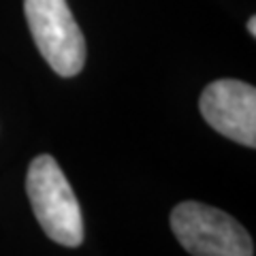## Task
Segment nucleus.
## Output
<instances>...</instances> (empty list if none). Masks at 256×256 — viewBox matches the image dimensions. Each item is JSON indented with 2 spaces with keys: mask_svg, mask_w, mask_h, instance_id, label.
Segmentation results:
<instances>
[{
  "mask_svg": "<svg viewBox=\"0 0 256 256\" xmlns=\"http://www.w3.org/2000/svg\"><path fill=\"white\" fill-rule=\"evenodd\" d=\"M26 192L45 235L56 244L77 248L84 242L82 207L66 175L50 154L36 156L28 166Z\"/></svg>",
  "mask_w": 256,
  "mask_h": 256,
  "instance_id": "nucleus-1",
  "label": "nucleus"
},
{
  "mask_svg": "<svg viewBox=\"0 0 256 256\" xmlns=\"http://www.w3.org/2000/svg\"><path fill=\"white\" fill-rule=\"evenodd\" d=\"M248 32H250L252 36H256V18H250V20H248Z\"/></svg>",
  "mask_w": 256,
  "mask_h": 256,
  "instance_id": "nucleus-5",
  "label": "nucleus"
},
{
  "mask_svg": "<svg viewBox=\"0 0 256 256\" xmlns=\"http://www.w3.org/2000/svg\"><path fill=\"white\" fill-rule=\"evenodd\" d=\"M171 230L192 256H254L250 233L233 216L196 201L171 212Z\"/></svg>",
  "mask_w": 256,
  "mask_h": 256,
  "instance_id": "nucleus-3",
  "label": "nucleus"
},
{
  "mask_svg": "<svg viewBox=\"0 0 256 256\" xmlns=\"http://www.w3.org/2000/svg\"><path fill=\"white\" fill-rule=\"evenodd\" d=\"M24 13L43 60L60 77H75L86 64V38L66 0H24Z\"/></svg>",
  "mask_w": 256,
  "mask_h": 256,
  "instance_id": "nucleus-2",
  "label": "nucleus"
},
{
  "mask_svg": "<svg viewBox=\"0 0 256 256\" xmlns=\"http://www.w3.org/2000/svg\"><path fill=\"white\" fill-rule=\"evenodd\" d=\"M198 109L216 132L256 148V90L239 79H218L201 94Z\"/></svg>",
  "mask_w": 256,
  "mask_h": 256,
  "instance_id": "nucleus-4",
  "label": "nucleus"
}]
</instances>
